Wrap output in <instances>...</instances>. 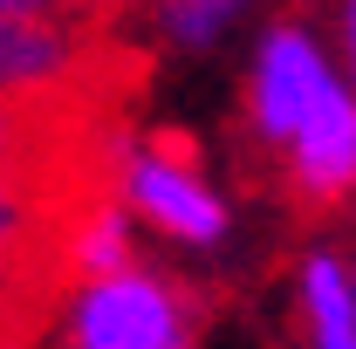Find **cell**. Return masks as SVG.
<instances>
[{
  "instance_id": "7a4b0ae2",
  "label": "cell",
  "mask_w": 356,
  "mask_h": 349,
  "mask_svg": "<svg viewBox=\"0 0 356 349\" xmlns=\"http://www.w3.org/2000/svg\"><path fill=\"white\" fill-rule=\"evenodd\" d=\"M117 199L144 226H158L178 247H220L226 240V199L199 172V144L185 131H151L124 144L117 165Z\"/></svg>"
},
{
  "instance_id": "277c9868",
  "label": "cell",
  "mask_w": 356,
  "mask_h": 349,
  "mask_svg": "<svg viewBox=\"0 0 356 349\" xmlns=\"http://www.w3.org/2000/svg\"><path fill=\"white\" fill-rule=\"evenodd\" d=\"M322 83H329V62H322L315 35L295 14L274 21L261 55H254V83H247V137L261 144V158H274L295 137V124L309 117V103L322 96Z\"/></svg>"
},
{
  "instance_id": "ba28073f",
  "label": "cell",
  "mask_w": 356,
  "mask_h": 349,
  "mask_svg": "<svg viewBox=\"0 0 356 349\" xmlns=\"http://www.w3.org/2000/svg\"><path fill=\"white\" fill-rule=\"evenodd\" d=\"M89 14H103V21H124V14H131V7H144V0H83Z\"/></svg>"
},
{
  "instance_id": "9c48e42d",
  "label": "cell",
  "mask_w": 356,
  "mask_h": 349,
  "mask_svg": "<svg viewBox=\"0 0 356 349\" xmlns=\"http://www.w3.org/2000/svg\"><path fill=\"white\" fill-rule=\"evenodd\" d=\"M343 48H350V69H356V0H343Z\"/></svg>"
},
{
  "instance_id": "52a82bcc",
  "label": "cell",
  "mask_w": 356,
  "mask_h": 349,
  "mask_svg": "<svg viewBox=\"0 0 356 349\" xmlns=\"http://www.w3.org/2000/svg\"><path fill=\"white\" fill-rule=\"evenodd\" d=\"M0 14H35V21H76L89 14L83 0H0Z\"/></svg>"
},
{
  "instance_id": "5b68a950",
  "label": "cell",
  "mask_w": 356,
  "mask_h": 349,
  "mask_svg": "<svg viewBox=\"0 0 356 349\" xmlns=\"http://www.w3.org/2000/svg\"><path fill=\"white\" fill-rule=\"evenodd\" d=\"M295 336H302V349H356L350 261L329 247H309L295 261Z\"/></svg>"
},
{
  "instance_id": "3957f363",
  "label": "cell",
  "mask_w": 356,
  "mask_h": 349,
  "mask_svg": "<svg viewBox=\"0 0 356 349\" xmlns=\"http://www.w3.org/2000/svg\"><path fill=\"white\" fill-rule=\"evenodd\" d=\"M267 178L281 185V199L302 219L336 213L356 192V96H350V83H336V76L322 83V96L295 124V137L267 158Z\"/></svg>"
},
{
  "instance_id": "8992f818",
  "label": "cell",
  "mask_w": 356,
  "mask_h": 349,
  "mask_svg": "<svg viewBox=\"0 0 356 349\" xmlns=\"http://www.w3.org/2000/svg\"><path fill=\"white\" fill-rule=\"evenodd\" d=\"M254 0H158V35L178 48H206L247 14Z\"/></svg>"
},
{
  "instance_id": "6da1fadb",
  "label": "cell",
  "mask_w": 356,
  "mask_h": 349,
  "mask_svg": "<svg viewBox=\"0 0 356 349\" xmlns=\"http://www.w3.org/2000/svg\"><path fill=\"white\" fill-rule=\"evenodd\" d=\"M206 308L199 295L144 261H124L110 274L69 281L62 308V349H192Z\"/></svg>"
},
{
  "instance_id": "30bf717a",
  "label": "cell",
  "mask_w": 356,
  "mask_h": 349,
  "mask_svg": "<svg viewBox=\"0 0 356 349\" xmlns=\"http://www.w3.org/2000/svg\"><path fill=\"white\" fill-rule=\"evenodd\" d=\"M350 288H356V261H350Z\"/></svg>"
}]
</instances>
